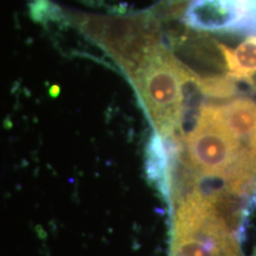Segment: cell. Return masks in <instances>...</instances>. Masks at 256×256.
I'll return each instance as SVG.
<instances>
[{"label": "cell", "instance_id": "obj_1", "mask_svg": "<svg viewBox=\"0 0 256 256\" xmlns=\"http://www.w3.org/2000/svg\"><path fill=\"white\" fill-rule=\"evenodd\" d=\"M66 20L101 48L130 78L159 46L160 24L154 11L100 14L66 10Z\"/></svg>", "mask_w": 256, "mask_h": 256}, {"label": "cell", "instance_id": "obj_2", "mask_svg": "<svg viewBox=\"0 0 256 256\" xmlns=\"http://www.w3.org/2000/svg\"><path fill=\"white\" fill-rule=\"evenodd\" d=\"M194 72L160 43L128 81L151 121L162 138L182 136L185 112L184 89Z\"/></svg>", "mask_w": 256, "mask_h": 256}, {"label": "cell", "instance_id": "obj_5", "mask_svg": "<svg viewBox=\"0 0 256 256\" xmlns=\"http://www.w3.org/2000/svg\"><path fill=\"white\" fill-rule=\"evenodd\" d=\"M179 158V136L153 133L146 146L145 166L151 184L166 200H174V171Z\"/></svg>", "mask_w": 256, "mask_h": 256}, {"label": "cell", "instance_id": "obj_3", "mask_svg": "<svg viewBox=\"0 0 256 256\" xmlns=\"http://www.w3.org/2000/svg\"><path fill=\"white\" fill-rule=\"evenodd\" d=\"M171 256H241L234 226L194 188L177 203Z\"/></svg>", "mask_w": 256, "mask_h": 256}, {"label": "cell", "instance_id": "obj_6", "mask_svg": "<svg viewBox=\"0 0 256 256\" xmlns=\"http://www.w3.org/2000/svg\"><path fill=\"white\" fill-rule=\"evenodd\" d=\"M226 64V74L238 81L254 86L256 75V34L243 40L236 49L216 43Z\"/></svg>", "mask_w": 256, "mask_h": 256}, {"label": "cell", "instance_id": "obj_4", "mask_svg": "<svg viewBox=\"0 0 256 256\" xmlns=\"http://www.w3.org/2000/svg\"><path fill=\"white\" fill-rule=\"evenodd\" d=\"M182 20L198 31L238 32L252 36L247 16L232 0H188Z\"/></svg>", "mask_w": 256, "mask_h": 256}]
</instances>
